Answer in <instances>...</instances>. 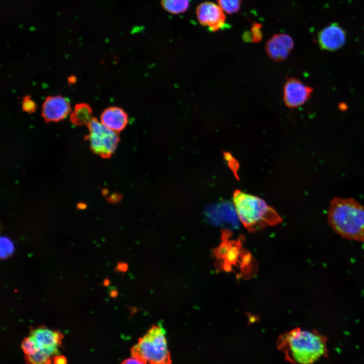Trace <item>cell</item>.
<instances>
[{
    "instance_id": "12",
    "label": "cell",
    "mask_w": 364,
    "mask_h": 364,
    "mask_svg": "<svg viewBox=\"0 0 364 364\" xmlns=\"http://www.w3.org/2000/svg\"><path fill=\"white\" fill-rule=\"evenodd\" d=\"M346 40V33L337 24L334 23L325 27L319 33L318 41L320 47L333 51L341 48Z\"/></svg>"
},
{
    "instance_id": "11",
    "label": "cell",
    "mask_w": 364,
    "mask_h": 364,
    "mask_svg": "<svg viewBox=\"0 0 364 364\" xmlns=\"http://www.w3.org/2000/svg\"><path fill=\"white\" fill-rule=\"evenodd\" d=\"M294 41L289 35L277 34L266 42L265 50L267 55L274 61L285 60L294 47Z\"/></svg>"
},
{
    "instance_id": "14",
    "label": "cell",
    "mask_w": 364,
    "mask_h": 364,
    "mask_svg": "<svg viewBox=\"0 0 364 364\" xmlns=\"http://www.w3.org/2000/svg\"><path fill=\"white\" fill-rule=\"evenodd\" d=\"M93 117L92 110L86 103L76 104L70 116L71 122L76 126L87 125Z\"/></svg>"
},
{
    "instance_id": "5",
    "label": "cell",
    "mask_w": 364,
    "mask_h": 364,
    "mask_svg": "<svg viewBox=\"0 0 364 364\" xmlns=\"http://www.w3.org/2000/svg\"><path fill=\"white\" fill-rule=\"evenodd\" d=\"M132 357L145 364H171L166 332L161 325H154L131 349Z\"/></svg>"
},
{
    "instance_id": "9",
    "label": "cell",
    "mask_w": 364,
    "mask_h": 364,
    "mask_svg": "<svg viewBox=\"0 0 364 364\" xmlns=\"http://www.w3.org/2000/svg\"><path fill=\"white\" fill-rule=\"evenodd\" d=\"M196 14L199 23L211 31H216L225 24L224 11L213 3L206 2L200 4L196 9Z\"/></svg>"
},
{
    "instance_id": "2",
    "label": "cell",
    "mask_w": 364,
    "mask_h": 364,
    "mask_svg": "<svg viewBox=\"0 0 364 364\" xmlns=\"http://www.w3.org/2000/svg\"><path fill=\"white\" fill-rule=\"evenodd\" d=\"M328 222L343 238L364 242V205L351 198H335L330 202Z\"/></svg>"
},
{
    "instance_id": "16",
    "label": "cell",
    "mask_w": 364,
    "mask_h": 364,
    "mask_svg": "<svg viewBox=\"0 0 364 364\" xmlns=\"http://www.w3.org/2000/svg\"><path fill=\"white\" fill-rule=\"evenodd\" d=\"M217 2L222 10L228 14L237 12L241 4V0H217Z\"/></svg>"
},
{
    "instance_id": "19",
    "label": "cell",
    "mask_w": 364,
    "mask_h": 364,
    "mask_svg": "<svg viewBox=\"0 0 364 364\" xmlns=\"http://www.w3.org/2000/svg\"><path fill=\"white\" fill-rule=\"evenodd\" d=\"M13 245L7 238L1 239V255L4 257L8 256L12 252Z\"/></svg>"
},
{
    "instance_id": "6",
    "label": "cell",
    "mask_w": 364,
    "mask_h": 364,
    "mask_svg": "<svg viewBox=\"0 0 364 364\" xmlns=\"http://www.w3.org/2000/svg\"><path fill=\"white\" fill-rule=\"evenodd\" d=\"M89 134L86 139L95 154L109 158L115 152L119 141L116 132L112 130L95 117L87 124Z\"/></svg>"
},
{
    "instance_id": "18",
    "label": "cell",
    "mask_w": 364,
    "mask_h": 364,
    "mask_svg": "<svg viewBox=\"0 0 364 364\" xmlns=\"http://www.w3.org/2000/svg\"><path fill=\"white\" fill-rule=\"evenodd\" d=\"M251 40L253 42H258L262 38L261 25L258 23L254 24L251 28Z\"/></svg>"
},
{
    "instance_id": "21",
    "label": "cell",
    "mask_w": 364,
    "mask_h": 364,
    "mask_svg": "<svg viewBox=\"0 0 364 364\" xmlns=\"http://www.w3.org/2000/svg\"><path fill=\"white\" fill-rule=\"evenodd\" d=\"M121 364H145L140 360L132 357L124 360Z\"/></svg>"
},
{
    "instance_id": "15",
    "label": "cell",
    "mask_w": 364,
    "mask_h": 364,
    "mask_svg": "<svg viewBox=\"0 0 364 364\" xmlns=\"http://www.w3.org/2000/svg\"><path fill=\"white\" fill-rule=\"evenodd\" d=\"M162 7L168 12L178 14L185 12L189 7V0H161Z\"/></svg>"
},
{
    "instance_id": "1",
    "label": "cell",
    "mask_w": 364,
    "mask_h": 364,
    "mask_svg": "<svg viewBox=\"0 0 364 364\" xmlns=\"http://www.w3.org/2000/svg\"><path fill=\"white\" fill-rule=\"evenodd\" d=\"M277 348L294 364H313L328 356L327 338L316 330L295 328L280 335Z\"/></svg>"
},
{
    "instance_id": "7",
    "label": "cell",
    "mask_w": 364,
    "mask_h": 364,
    "mask_svg": "<svg viewBox=\"0 0 364 364\" xmlns=\"http://www.w3.org/2000/svg\"><path fill=\"white\" fill-rule=\"evenodd\" d=\"M29 335L36 343L37 350L35 354L54 359L60 354L59 349L63 339V335L60 332L39 327L32 330Z\"/></svg>"
},
{
    "instance_id": "3",
    "label": "cell",
    "mask_w": 364,
    "mask_h": 364,
    "mask_svg": "<svg viewBox=\"0 0 364 364\" xmlns=\"http://www.w3.org/2000/svg\"><path fill=\"white\" fill-rule=\"evenodd\" d=\"M231 232L223 230L220 245L214 250L215 266L219 271L234 272L239 277L249 279L255 275L256 264L251 253L243 246L244 239H231Z\"/></svg>"
},
{
    "instance_id": "17",
    "label": "cell",
    "mask_w": 364,
    "mask_h": 364,
    "mask_svg": "<svg viewBox=\"0 0 364 364\" xmlns=\"http://www.w3.org/2000/svg\"><path fill=\"white\" fill-rule=\"evenodd\" d=\"M22 110L28 113H33L36 109V103L29 96H25L22 102Z\"/></svg>"
},
{
    "instance_id": "20",
    "label": "cell",
    "mask_w": 364,
    "mask_h": 364,
    "mask_svg": "<svg viewBox=\"0 0 364 364\" xmlns=\"http://www.w3.org/2000/svg\"><path fill=\"white\" fill-rule=\"evenodd\" d=\"M66 358L62 355H58L54 357V364H67Z\"/></svg>"
},
{
    "instance_id": "10",
    "label": "cell",
    "mask_w": 364,
    "mask_h": 364,
    "mask_svg": "<svg viewBox=\"0 0 364 364\" xmlns=\"http://www.w3.org/2000/svg\"><path fill=\"white\" fill-rule=\"evenodd\" d=\"M70 110L66 99L60 95L49 96L43 103L41 116L47 122H58L64 119Z\"/></svg>"
},
{
    "instance_id": "4",
    "label": "cell",
    "mask_w": 364,
    "mask_h": 364,
    "mask_svg": "<svg viewBox=\"0 0 364 364\" xmlns=\"http://www.w3.org/2000/svg\"><path fill=\"white\" fill-rule=\"evenodd\" d=\"M233 201L239 220L250 232L275 225L282 221L273 208L255 196L237 190L233 194Z\"/></svg>"
},
{
    "instance_id": "13",
    "label": "cell",
    "mask_w": 364,
    "mask_h": 364,
    "mask_svg": "<svg viewBox=\"0 0 364 364\" xmlns=\"http://www.w3.org/2000/svg\"><path fill=\"white\" fill-rule=\"evenodd\" d=\"M101 121L105 126L117 132L126 127L128 122V116L122 109L110 107L102 112Z\"/></svg>"
},
{
    "instance_id": "8",
    "label": "cell",
    "mask_w": 364,
    "mask_h": 364,
    "mask_svg": "<svg viewBox=\"0 0 364 364\" xmlns=\"http://www.w3.org/2000/svg\"><path fill=\"white\" fill-rule=\"evenodd\" d=\"M313 88L295 78H289L283 89V100L290 108H297L303 105L310 97Z\"/></svg>"
}]
</instances>
